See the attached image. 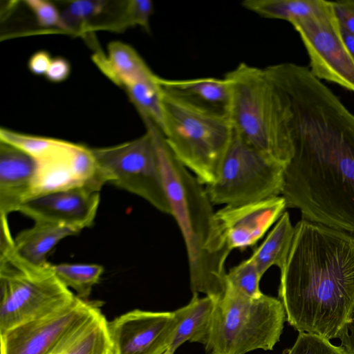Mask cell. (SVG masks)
Here are the masks:
<instances>
[{
    "mask_svg": "<svg viewBox=\"0 0 354 354\" xmlns=\"http://www.w3.org/2000/svg\"><path fill=\"white\" fill-rule=\"evenodd\" d=\"M324 0H244L242 6L268 19L293 21L316 13Z\"/></svg>",
    "mask_w": 354,
    "mask_h": 354,
    "instance_id": "603a6c76",
    "label": "cell"
},
{
    "mask_svg": "<svg viewBox=\"0 0 354 354\" xmlns=\"http://www.w3.org/2000/svg\"><path fill=\"white\" fill-rule=\"evenodd\" d=\"M287 204L277 196L241 205L225 206L215 218L228 248L244 250L253 246L277 222Z\"/></svg>",
    "mask_w": 354,
    "mask_h": 354,
    "instance_id": "9a60e30c",
    "label": "cell"
},
{
    "mask_svg": "<svg viewBox=\"0 0 354 354\" xmlns=\"http://www.w3.org/2000/svg\"><path fill=\"white\" fill-rule=\"evenodd\" d=\"M163 354H174V353H172V352L169 351H166Z\"/></svg>",
    "mask_w": 354,
    "mask_h": 354,
    "instance_id": "8d00e7d4",
    "label": "cell"
},
{
    "mask_svg": "<svg viewBox=\"0 0 354 354\" xmlns=\"http://www.w3.org/2000/svg\"><path fill=\"white\" fill-rule=\"evenodd\" d=\"M71 73V65L64 57L53 58L45 74L46 79L53 83H59L66 80Z\"/></svg>",
    "mask_w": 354,
    "mask_h": 354,
    "instance_id": "d6a6232c",
    "label": "cell"
},
{
    "mask_svg": "<svg viewBox=\"0 0 354 354\" xmlns=\"http://www.w3.org/2000/svg\"><path fill=\"white\" fill-rule=\"evenodd\" d=\"M25 3L33 12L41 26H56L65 30L61 13L53 3L44 0H28Z\"/></svg>",
    "mask_w": 354,
    "mask_h": 354,
    "instance_id": "f546056e",
    "label": "cell"
},
{
    "mask_svg": "<svg viewBox=\"0 0 354 354\" xmlns=\"http://www.w3.org/2000/svg\"><path fill=\"white\" fill-rule=\"evenodd\" d=\"M37 175L35 159L0 141V213L8 217L32 197Z\"/></svg>",
    "mask_w": 354,
    "mask_h": 354,
    "instance_id": "2e32d148",
    "label": "cell"
},
{
    "mask_svg": "<svg viewBox=\"0 0 354 354\" xmlns=\"http://www.w3.org/2000/svg\"><path fill=\"white\" fill-rule=\"evenodd\" d=\"M286 354H349L342 346H335L330 340L317 335L300 332L294 345Z\"/></svg>",
    "mask_w": 354,
    "mask_h": 354,
    "instance_id": "f1b7e54d",
    "label": "cell"
},
{
    "mask_svg": "<svg viewBox=\"0 0 354 354\" xmlns=\"http://www.w3.org/2000/svg\"><path fill=\"white\" fill-rule=\"evenodd\" d=\"M274 82L292 147L281 194L287 207L354 234V113L306 66L286 63Z\"/></svg>",
    "mask_w": 354,
    "mask_h": 354,
    "instance_id": "6da1fadb",
    "label": "cell"
},
{
    "mask_svg": "<svg viewBox=\"0 0 354 354\" xmlns=\"http://www.w3.org/2000/svg\"><path fill=\"white\" fill-rule=\"evenodd\" d=\"M284 169L234 133L218 178L205 190L213 205L234 206L261 201L281 194Z\"/></svg>",
    "mask_w": 354,
    "mask_h": 354,
    "instance_id": "9c48e42d",
    "label": "cell"
},
{
    "mask_svg": "<svg viewBox=\"0 0 354 354\" xmlns=\"http://www.w3.org/2000/svg\"><path fill=\"white\" fill-rule=\"evenodd\" d=\"M341 27V26H340ZM343 38L348 50L354 59V37L341 28Z\"/></svg>",
    "mask_w": 354,
    "mask_h": 354,
    "instance_id": "d590c367",
    "label": "cell"
},
{
    "mask_svg": "<svg viewBox=\"0 0 354 354\" xmlns=\"http://www.w3.org/2000/svg\"><path fill=\"white\" fill-rule=\"evenodd\" d=\"M177 324L174 311L135 309L126 313L108 322L113 354H163Z\"/></svg>",
    "mask_w": 354,
    "mask_h": 354,
    "instance_id": "4fadbf2b",
    "label": "cell"
},
{
    "mask_svg": "<svg viewBox=\"0 0 354 354\" xmlns=\"http://www.w3.org/2000/svg\"><path fill=\"white\" fill-rule=\"evenodd\" d=\"M104 1L77 0L71 2L61 13L66 30H72L85 25L100 14L105 7Z\"/></svg>",
    "mask_w": 354,
    "mask_h": 354,
    "instance_id": "4316f807",
    "label": "cell"
},
{
    "mask_svg": "<svg viewBox=\"0 0 354 354\" xmlns=\"http://www.w3.org/2000/svg\"><path fill=\"white\" fill-rule=\"evenodd\" d=\"M158 81L166 93L205 109L229 115L232 91L225 77L167 80L158 77Z\"/></svg>",
    "mask_w": 354,
    "mask_h": 354,
    "instance_id": "e0dca14e",
    "label": "cell"
},
{
    "mask_svg": "<svg viewBox=\"0 0 354 354\" xmlns=\"http://www.w3.org/2000/svg\"><path fill=\"white\" fill-rule=\"evenodd\" d=\"M286 321L279 299L264 294L250 298L226 283L223 295L215 300L205 350L207 354L272 351Z\"/></svg>",
    "mask_w": 354,
    "mask_h": 354,
    "instance_id": "52a82bcc",
    "label": "cell"
},
{
    "mask_svg": "<svg viewBox=\"0 0 354 354\" xmlns=\"http://www.w3.org/2000/svg\"><path fill=\"white\" fill-rule=\"evenodd\" d=\"M342 29L354 37V0L331 1Z\"/></svg>",
    "mask_w": 354,
    "mask_h": 354,
    "instance_id": "1f68e13d",
    "label": "cell"
},
{
    "mask_svg": "<svg viewBox=\"0 0 354 354\" xmlns=\"http://www.w3.org/2000/svg\"><path fill=\"white\" fill-rule=\"evenodd\" d=\"M341 345L349 354H354V314L351 322L348 324V331L342 337Z\"/></svg>",
    "mask_w": 354,
    "mask_h": 354,
    "instance_id": "e575fe53",
    "label": "cell"
},
{
    "mask_svg": "<svg viewBox=\"0 0 354 354\" xmlns=\"http://www.w3.org/2000/svg\"><path fill=\"white\" fill-rule=\"evenodd\" d=\"M100 304L77 296L59 310L0 334L1 354H48L73 326Z\"/></svg>",
    "mask_w": 354,
    "mask_h": 354,
    "instance_id": "7c38bea8",
    "label": "cell"
},
{
    "mask_svg": "<svg viewBox=\"0 0 354 354\" xmlns=\"http://www.w3.org/2000/svg\"><path fill=\"white\" fill-rule=\"evenodd\" d=\"M295 234L288 212H284L262 243L251 255L261 277L272 266L280 270L288 258Z\"/></svg>",
    "mask_w": 354,
    "mask_h": 354,
    "instance_id": "7402d4cb",
    "label": "cell"
},
{
    "mask_svg": "<svg viewBox=\"0 0 354 354\" xmlns=\"http://www.w3.org/2000/svg\"><path fill=\"white\" fill-rule=\"evenodd\" d=\"M81 231L68 225L37 221L32 227L19 232L15 239L17 253L34 265L46 263L47 257L63 239Z\"/></svg>",
    "mask_w": 354,
    "mask_h": 354,
    "instance_id": "d6986e66",
    "label": "cell"
},
{
    "mask_svg": "<svg viewBox=\"0 0 354 354\" xmlns=\"http://www.w3.org/2000/svg\"><path fill=\"white\" fill-rule=\"evenodd\" d=\"M102 305L73 326L48 354H113Z\"/></svg>",
    "mask_w": 354,
    "mask_h": 354,
    "instance_id": "ac0fdd59",
    "label": "cell"
},
{
    "mask_svg": "<svg viewBox=\"0 0 354 354\" xmlns=\"http://www.w3.org/2000/svg\"><path fill=\"white\" fill-rule=\"evenodd\" d=\"M261 276L251 257L233 267L226 273V283L250 298L256 299L263 293L259 288Z\"/></svg>",
    "mask_w": 354,
    "mask_h": 354,
    "instance_id": "484cf974",
    "label": "cell"
},
{
    "mask_svg": "<svg viewBox=\"0 0 354 354\" xmlns=\"http://www.w3.org/2000/svg\"><path fill=\"white\" fill-rule=\"evenodd\" d=\"M52 58L49 53L45 50H39L34 53L29 59L28 66L29 70L35 75H45Z\"/></svg>",
    "mask_w": 354,
    "mask_h": 354,
    "instance_id": "836d02e7",
    "label": "cell"
},
{
    "mask_svg": "<svg viewBox=\"0 0 354 354\" xmlns=\"http://www.w3.org/2000/svg\"><path fill=\"white\" fill-rule=\"evenodd\" d=\"M0 295V334L59 310L77 297L51 263L34 265L21 258L10 232L1 234Z\"/></svg>",
    "mask_w": 354,
    "mask_h": 354,
    "instance_id": "8992f818",
    "label": "cell"
},
{
    "mask_svg": "<svg viewBox=\"0 0 354 354\" xmlns=\"http://www.w3.org/2000/svg\"><path fill=\"white\" fill-rule=\"evenodd\" d=\"M100 192L79 187L50 192L26 201L18 212L35 222L58 223L82 231L94 223L100 205Z\"/></svg>",
    "mask_w": 354,
    "mask_h": 354,
    "instance_id": "5bb4252c",
    "label": "cell"
},
{
    "mask_svg": "<svg viewBox=\"0 0 354 354\" xmlns=\"http://www.w3.org/2000/svg\"><path fill=\"white\" fill-rule=\"evenodd\" d=\"M153 12V6L150 0L129 1L125 9L127 24L139 25L149 31L150 17Z\"/></svg>",
    "mask_w": 354,
    "mask_h": 354,
    "instance_id": "4dcf8cb0",
    "label": "cell"
},
{
    "mask_svg": "<svg viewBox=\"0 0 354 354\" xmlns=\"http://www.w3.org/2000/svg\"><path fill=\"white\" fill-rule=\"evenodd\" d=\"M215 300L210 297H199L192 293L190 301L174 311L178 324L167 351L175 353L185 342L205 344Z\"/></svg>",
    "mask_w": 354,
    "mask_h": 354,
    "instance_id": "ffe728a7",
    "label": "cell"
},
{
    "mask_svg": "<svg viewBox=\"0 0 354 354\" xmlns=\"http://www.w3.org/2000/svg\"><path fill=\"white\" fill-rule=\"evenodd\" d=\"M153 75L135 81L124 88L143 120H149L161 131L163 124L162 91Z\"/></svg>",
    "mask_w": 354,
    "mask_h": 354,
    "instance_id": "cb8c5ba5",
    "label": "cell"
},
{
    "mask_svg": "<svg viewBox=\"0 0 354 354\" xmlns=\"http://www.w3.org/2000/svg\"><path fill=\"white\" fill-rule=\"evenodd\" d=\"M52 268L59 279L84 300H88L93 287L99 283L104 272L102 266L95 263L52 264Z\"/></svg>",
    "mask_w": 354,
    "mask_h": 354,
    "instance_id": "d4e9b609",
    "label": "cell"
},
{
    "mask_svg": "<svg viewBox=\"0 0 354 354\" xmlns=\"http://www.w3.org/2000/svg\"><path fill=\"white\" fill-rule=\"evenodd\" d=\"M171 214L184 239L192 293H203L214 300L226 286L225 264L231 252L215 218L205 188L175 157L162 132L151 122Z\"/></svg>",
    "mask_w": 354,
    "mask_h": 354,
    "instance_id": "3957f363",
    "label": "cell"
},
{
    "mask_svg": "<svg viewBox=\"0 0 354 354\" xmlns=\"http://www.w3.org/2000/svg\"><path fill=\"white\" fill-rule=\"evenodd\" d=\"M106 183L132 193L171 214L159 155L151 130L118 145L92 149Z\"/></svg>",
    "mask_w": 354,
    "mask_h": 354,
    "instance_id": "ba28073f",
    "label": "cell"
},
{
    "mask_svg": "<svg viewBox=\"0 0 354 354\" xmlns=\"http://www.w3.org/2000/svg\"><path fill=\"white\" fill-rule=\"evenodd\" d=\"M94 61L112 82L123 88L154 75L138 53L121 41L111 42L107 57L95 55Z\"/></svg>",
    "mask_w": 354,
    "mask_h": 354,
    "instance_id": "44dd1931",
    "label": "cell"
},
{
    "mask_svg": "<svg viewBox=\"0 0 354 354\" xmlns=\"http://www.w3.org/2000/svg\"><path fill=\"white\" fill-rule=\"evenodd\" d=\"M224 77L231 87L229 115L234 135L286 167L292 153L286 111L265 68L242 62Z\"/></svg>",
    "mask_w": 354,
    "mask_h": 354,
    "instance_id": "277c9868",
    "label": "cell"
},
{
    "mask_svg": "<svg viewBox=\"0 0 354 354\" xmlns=\"http://www.w3.org/2000/svg\"><path fill=\"white\" fill-rule=\"evenodd\" d=\"M35 159L37 175L32 198L79 187L100 191L106 183L92 149L83 145L56 139L46 152Z\"/></svg>",
    "mask_w": 354,
    "mask_h": 354,
    "instance_id": "8fae6325",
    "label": "cell"
},
{
    "mask_svg": "<svg viewBox=\"0 0 354 354\" xmlns=\"http://www.w3.org/2000/svg\"><path fill=\"white\" fill-rule=\"evenodd\" d=\"M308 53L310 71L326 80L354 92V59L343 38L331 1L308 17L291 23Z\"/></svg>",
    "mask_w": 354,
    "mask_h": 354,
    "instance_id": "30bf717a",
    "label": "cell"
},
{
    "mask_svg": "<svg viewBox=\"0 0 354 354\" xmlns=\"http://www.w3.org/2000/svg\"><path fill=\"white\" fill-rule=\"evenodd\" d=\"M161 132L169 149L202 184L214 183L234 136L229 115L196 106L162 90Z\"/></svg>",
    "mask_w": 354,
    "mask_h": 354,
    "instance_id": "5b68a950",
    "label": "cell"
},
{
    "mask_svg": "<svg viewBox=\"0 0 354 354\" xmlns=\"http://www.w3.org/2000/svg\"><path fill=\"white\" fill-rule=\"evenodd\" d=\"M56 139L23 134L1 129L0 141L15 146L37 158L46 152Z\"/></svg>",
    "mask_w": 354,
    "mask_h": 354,
    "instance_id": "83f0119b",
    "label": "cell"
},
{
    "mask_svg": "<svg viewBox=\"0 0 354 354\" xmlns=\"http://www.w3.org/2000/svg\"><path fill=\"white\" fill-rule=\"evenodd\" d=\"M280 272L279 299L288 324L341 339L354 314V234L301 218Z\"/></svg>",
    "mask_w": 354,
    "mask_h": 354,
    "instance_id": "7a4b0ae2",
    "label": "cell"
}]
</instances>
